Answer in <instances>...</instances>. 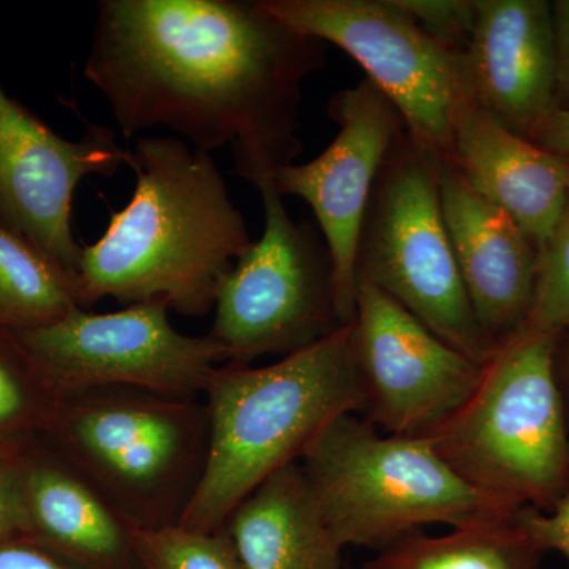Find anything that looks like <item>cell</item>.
<instances>
[{
    "mask_svg": "<svg viewBox=\"0 0 569 569\" xmlns=\"http://www.w3.org/2000/svg\"><path fill=\"white\" fill-rule=\"evenodd\" d=\"M325 63L323 41L263 0H102L84 77L123 137L164 127L200 151L230 146L254 186L302 152V84Z\"/></svg>",
    "mask_w": 569,
    "mask_h": 569,
    "instance_id": "cell-1",
    "label": "cell"
},
{
    "mask_svg": "<svg viewBox=\"0 0 569 569\" xmlns=\"http://www.w3.org/2000/svg\"><path fill=\"white\" fill-rule=\"evenodd\" d=\"M134 190L99 241L82 246L78 301L92 310L162 301L186 317L213 310L217 290L252 246L209 152L178 137H141L130 149Z\"/></svg>",
    "mask_w": 569,
    "mask_h": 569,
    "instance_id": "cell-2",
    "label": "cell"
},
{
    "mask_svg": "<svg viewBox=\"0 0 569 569\" xmlns=\"http://www.w3.org/2000/svg\"><path fill=\"white\" fill-rule=\"evenodd\" d=\"M203 400L208 462L179 523L212 531L266 479L298 463L335 419L361 415L351 323L271 365L217 367Z\"/></svg>",
    "mask_w": 569,
    "mask_h": 569,
    "instance_id": "cell-3",
    "label": "cell"
},
{
    "mask_svg": "<svg viewBox=\"0 0 569 569\" xmlns=\"http://www.w3.org/2000/svg\"><path fill=\"white\" fill-rule=\"evenodd\" d=\"M41 436L130 529H159L192 503L211 427L203 399L111 387L58 397Z\"/></svg>",
    "mask_w": 569,
    "mask_h": 569,
    "instance_id": "cell-4",
    "label": "cell"
},
{
    "mask_svg": "<svg viewBox=\"0 0 569 569\" xmlns=\"http://www.w3.org/2000/svg\"><path fill=\"white\" fill-rule=\"evenodd\" d=\"M299 466L343 549L378 552L436 523L462 529L518 511L468 485L429 438L389 436L358 413L326 427Z\"/></svg>",
    "mask_w": 569,
    "mask_h": 569,
    "instance_id": "cell-5",
    "label": "cell"
},
{
    "mask_svg": "<svg viewBox=\"0 0 569 569\" xmlns=\"http://www.w3.org/2000/svg\"><path fill=\"white\" fill-rule=\"evenodd\" d=\"M557 336L520 335L482 370L473 395L430 443L479 492L509 508L548 512L569 492L567 397Z\"/></svg>",
    "mask_w": 569,
    "mask_h": 569,
    "instance_id": "cell-6",
    "label": "cell"
},
{
    "mask_svg": "<svg viewBox=\"0 0 569 569\" xmlns=\"http://www.w3.org/2000/svg\"><path fill=\"white\" fill-rule=\"evenodd\" d=\"M443 160L407 129L381 164L356 249V283L370 284L478 365L497 353L471 309L440 201Z\"/></svg>",
    "mask_w": 569,
    "mask_h": 569,
    "instance_id": "cell-7",
    "label": "cell"
},
{
    "mask_svg": "<svg viewBox=\"0 0 569 569\" xmlns=\"http://www.w3.org/2000/svg\"><path fill=\"white\" fill-rule=\"evenodd\" d=\"M264 230L217 290L209 336L223 365L249 366L264 356L293 355L343 328L335 269L325 239L288 216L271 178L260 179Z\"/></svg>",
    "mask_w": 569,
    "mask_h": 569,
    "instance_id": "cell-8",
    "label": "cell"
},
{
    "mask_svg": "<svg viewBox=\"0 0 569 569\" xmlns=\"http://www.w3.org/2000/svg\"><path fill=\"white\" fill-rule=\"evenodd\" d=\"M298 31L340 48L402 116L407 132L449 162L471 102L463 54L432 39L397 0H263Z\"/></svg>",
    "mask_w": 569,
    "mask_h": 569,
    "instance_id": "cell-9",
    "label": "cell"
},
{
    "mask_svg": "<svg viewBox=\"0 0 569 569\" xmlns=\"http://www.w3.org/2000/svg\"><path fill=\"white\" fill-rule=\"evenodd\" d=\"M13 335L58 397L122 387L203 399L224 362L211 336L179 332L162 301L107 313L78 307L56 323Z\"/></svg>",
    "mask_w": 569,
    "mask_h": 569,
    "instance_id": "cell-10",
    "label": "cell"
},
{
    "mask_svg": "<svg viewBox=\"0 0 569 569\" xmlns=\"http://www.w3.org/2000/svg\"><path fill=\"white\" fill-rule=\"evenodd\" d=\"M351 342L361 417L389 436L427 437L466 406L485 366L433 335L370 284H359Z\"/></svg>",
    "mask_w": 569,
    "mask_h": 569,
    "instance_id": "cell-11",
    "label": "cell"
},
{
    "mask_svg": "<svg viewBox=\"0 0 569 569\" xmlns=\"http://www.w3.org/2000/svg\"><path fill=\"white\" fill-rule=\"evenodd\" d=\"M129 163L130 149L108 127L89 123L80 140H67L0 86V227L69 274L77 277L82 249L71 227L78 186Z\"/></svg>",
    "mask_w": 569,
    "mask_h": 569,
    "instance_id": "cell-12",
    "label": "cell"
},
{
    "mask_svg": "<svg viewBox=\"0 0 569 569\" xmlns=\"http://www.w3.org/2000/svg\"><path fill=\"white\" fill-rule=\"evenodd\" d=\"M328 114L339 127L335 141L302 164L271 176L282 197L305 200L316 216L335 269L337 312L343 325L356 316V249L381 164L406 130L402 116L373 82L332 96Z\"/></svg>",
    "mask_w": 569,
    "mask_h": 569,
    "instance_id": "cell-13",
    "label": "cell"
},
{
    "mask_svg": "<svg viewBox=\"0 0 569 569\" xmlns=\"http://www.w3.org/2000/svg\"><path fill=\"white\" fill-rule=\"evenodd\" d=\"M463 63L471 102L509 132L530 140L556 110L552 2L477 0Z\"/></svg>",
    "mask_w": 569,
    "mask_h": 569,
    "instance_id": "cell-14",
    "label": "cell"
},
{
    "mask_svg": "<svg viewBox=\"0 0 569 569\" xmlns=\"http://www.w3.org/2000/svg\"><path fill=\"white\" fill-rule=\"evenodd\" d=\"M440 201L471 309L489 346L498 351L518 339L529 321L538 247L448 162L441 164Z\"/></svg>",
    "mask_w": 569,
    "mask_h": 569,
    "instance_id": "cell-15",
    "label": "cell"
},
{
    "mask_svg": "<svg viewBox=\"0 0 569 569\" xmlns=\"http://www.w3.org/2000/svg\"><path fill=\"white\" fill-rule=\"evenodd\" d=\"M36 438L18 452L22 538L80 569H144L132 529L110 501L50 445H37Z\"/></svg>",
    "mask_w": 569,
    "mask_h": 569,
    "instance_id": "cell-16",
    "label": "cell"
},
{
    "mask_svg": "<svg viewBox=\"0 0 569 569\" xmlns=\"http://www.w3.org/2000/svg\"><path fill=\"white\" fill-rule=\"evenodd\" d=\"M448 163L542 249L569 200V160L509 132L468 102L456 119Z\"/></svg>",
    "mask_w": 569,
    "mask_h": 569,
    "instance_id": "cell-17",
    "label": "cell"
},
{
    "mask_svg": "<svg viewBox=\"0 0 569 569\" xmlns=\"http://www.w3.org/2000/svg\"><path fill=\"white\" fill-rule=\"evenodd\" d=\"M224 527L246 569H343L299 462L258 486Z\"/></svg>",
    "mask_w": 569,
    "mask_h": 569,
    "instance_id": "cell-18",
    "label": "cell"
},
{
    "mask_svg": "<svg viewBox=\"0 0 569 569\" xmlns=\"http://www.w3.org/2000/svg\"><path fill=\"white\" fill-rule=\"evenodd\" d=\"M542 556L512 512L443 535L415 531L359 569H538Z\"/></svg>",
    "mask_w": 569,
    "mask_h": 569,
    "instance_id": "cell-19",
    "label": "cell"
},
{
    "mask_svg": "<svg viewBox=\"0 0 569 569\" xmlns=\"http://www.w3.org/2000/svg\"><path fill=\"white\" fill-rule=\"evenodd\" d=\"M78 307L77 277L28 239L0 227V328L32 331Z\"/></svg>",
    "mask_w": 569,
    "mask_h": 569,
    "instance_id": "cell-20",
    "label": "cell"
},
{
    "mask_svg": "<svg viewBox=\"0 0 569 569\" xmlns=\"http://www.w3.org/2000/svg\"><path fill=\"white\" fill-rule=\"evenodd\" d=\"M58 396L18 337L0 328V451H14L41 436Z\"/></svg>",
    "mask_w": 569,
    "mask_h": 569,
    "instance_id": "cell-21",
    "label": "cell"
},
{
    "mask_svg": "<svg viewBox=\"0 0 569 569\" xmlns=\"http://www.w3.org/2000/svg\"><path fill=\"white\" fill-rule=\"evenodd\" d=\"M144 569H246L227 527L212 531L174 526L132 529Z\"/></svg>",
    "mask_w": 569,
    "mask_h": 569,
    "instance_id": "cell-22",
    "label": "cell"
},
{
    "mask_svg": "<svg viewBox=\"0 0 569 569\" xmlns=\"http://www.w3.org/2000/svg\"><path fill=\"white\" fill-rule=\"evenodd\" d=\"M569 329V200L539 250L537 287L522 335L559 336Z\"/></svg>",
    "mask_w": 569,
    "mask_h": 569,
    "instance_id": "cell-23",
    "label": "cell"
},
{
    "mask_svg": "<svg viewBox=\"0 0 569 569\" xmlns=\"http://www.w3.org/2000/svg\"><path fill=\"white\" fill-rule=\"evenodd\" d=\"M432 39L463 54L477 21V0H397Z\"/></svg>",
    "mask_w": 569,
    "mask_h": 569,
    "instance_id": "cell-24",
    "label": "cell"
},
{
    "mask_svg": "<svg viewBox=\"0 0 569 569\" xmlns=\"http://www.w3.org/2000/svg\"><path fill=\"white\" fill-rule=\"evenodd\" d=\"M567 406L569 417L568 400ZM516 520L542 552L557 550L569 561V492L548 512L533 507L518 509Z\"/></svg>",
    "mask_w": 569,
    "mask_h": 569,
    "instance_id": "cell-25",
    "label": "cell"
},
{
    "mask_svg": "<svg viewBox=\"0 0 569 569\" xmlns=\"http://www.w3.org/2000/svg\"><path fill=\"white\" fill-rule=\"evenodd\" d=\"M20 449L0 451V541L24 535V508L18 477Z\"/></svg>",
    "mask_w": 569,
    "mask_h": 569,
    "instance_id": "cell-26",
    "label": "cell"
},
{
    "mask_svg": "<svg viewBox=\"0 0 569 569\" xmlns=\"http://www.w3.org/2000/svg\"><path fill=\"white\" fill-rule=\"evenodd\" d=\"M0 569H80L24 538L0 541Z\"/></svg>",
    "mask_w": 569,
    "mask_h": 569,
    "instance_id": "cell-27",
    "label": "cell"
},
{
    "mask_svg": "<svg viewBox=\"0 0 569 569\" xmlns=\"http://www.w3.org/2000/svg\"><path fill=\"white\" fill-rule=\"evenodd\" d=\"M557 50L556 110L569 108V0L552 2Z\"/></svg>",
    "mask_w": 569,
    "mask_h": 569,
    "instance_id": "cell-28",
    "label": "cell"
},
{
    "mask_svg": "<svg viewBox=\"0 0 569 569\" xmlns=\"http://www.w3.org/2000/svg\"><path fill=\"white\" fill-rule=\"evenodd\" d=\"M530 141L545 151L569 160V108L550 112Z\"/></svg>",
    "mask_w": 569,
    "mask_h": 569,
    "instance_id": "cell-29",
    "label": "cell"
},
{
    "mask_svg": "<svg viewBox=\"0 0 569 569\" xmlns=\"http://www.w3.org/2000/svg\"><path fill=\"white\" fill-rule=\"evenodd\" d=\"M553 358H556L557 378L569 402V329L557 336Z\"/></svg>",
    "mask_w": 569,
    "mask_h": 569,
    "instance_id": "cell-30",
    "label": "cell"
}]
</instances>
